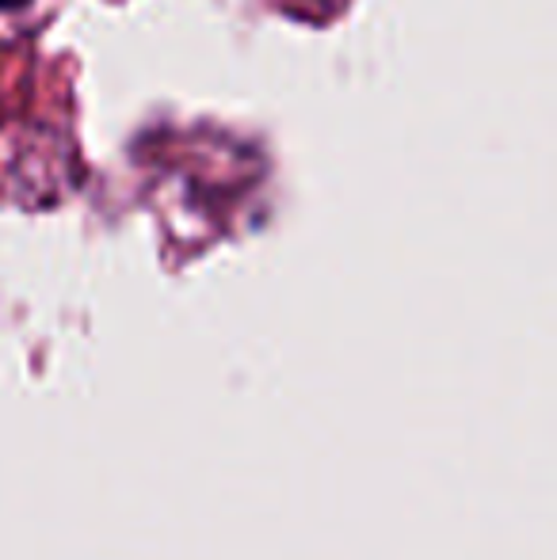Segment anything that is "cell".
I'll use <instances>...</instances> for the list:
<instances>
[{"mask_svg":"<svg viewBox=\"0 0 557 560\" xmlns=\"http://www.w3.org/2000/svg\"><path fill=\"white\" fill-rule=\"evenodd\" d=\"M31 0H0V12H23Z\"/></svg>","mask_w":557,"mask_h":560,"instance_id":"cell-1","label":"cell"}]
</instances>
